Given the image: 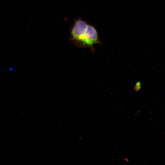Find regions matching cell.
Wrapping results in <instances>:
<instances>
[{"mask_svg":"<svg viewBox=\"0 0 165 165\" xmlns=\"http://www.w3.org/2000/svg\"><path fill=\"white\" fill-rule=\"evenodd\" d=\"M70 41L79 48H88L94 50L93 46L100 44L97 30L94 26L81 18L76 20L71 30Z\"/></svg>","mask_w":165,"mask_h":165,"instance_id":"cell-1","label":"cell"}]
</instances>
